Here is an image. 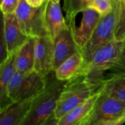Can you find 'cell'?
<instances>
[{
  "label": "cell",
  "mask_w": 125,
  "mask_h": 125,
  "mask_svg": "<svg viewBox=\"0 0 125 125\" xmlns=\"http://www.w3.org/2000/svg\"><path fill=\"white\" fill-rule=\"evenodd\" d=\"M45 79V87L34 98L31 107L21 125H43L54 114L59 98L67 81L57 79L54 70L47 74Z\"/></svg>",
  "instance_id": "6da1fadb"
},
{
  "label": "cell",
  "mask_w": 125,
  "mask_h": 125,
  "mask_svg": "<svg viewBox=\"0 0 125 125\" xmlns=\"http://www.w3.org/2000/svg\"><path fill=\"white\" fill-rule=\"evenodd\" d=\"M103 84L93 82L86 75L78 74L67 81L54 112L59 120L66 114L84 103L95 94L100 92Z\"/></svg>",
  "instance_id": "7a4b0ae2"
},
{
  "label": "cell",
  "mask_w": 125,
  "mask_h": 125,
  "mask_svg": "<svg viewBox=\"0 0 125 125\" xmlns=\"http://www.w3.org/2000/svg\"><path fill=\"white\" fill-rule=\"evenodd\" d=\"M125 123V102L100 92L94 108L82 125H120Z\"/></svg>",
  "instance_id": "3957f363"
},
{
  "label": "cell",
  "mask_w": 125,
  "mask_h": 125,
  "mask_svg": "<svg viewBox=\"0 0 125 125\" xmlns=\"http://www.w3.org/2000/svg\"><path fill=\"white\" fill-rule=\"evenodd\" d=\"M45 76L35 71L21 73L16 70L7 88L9 98L17 101L35 98L44 88Z\"/></svg>",
  "instance_id": "277c9868"
},
{
  "label": "cell",
  "mask_w": 125,
  "mask_h": 125,
  "mask_svg": "<svg viewBox=\"0 0 125 125\" xmlns=\"http://www.w3.org/2000/svg\"><path fill=\"white\" fill-rule=\"evenodd\" d=\"M101 17L98 12L88 7L65 17L66 23L79 50L90 39Z\"/></svg>",
  "instance_id": "5b68a950"
},
{
  "label": "cell",
  "mask_w": 125,
  "mask_h": 125,
  "mask_svg": "<svg viewBox=\"0 0 125 125\" xmlns=\"http://www.w3.org/2000/svg\"><path fill=\"white\" fill-rule=\"evenodd\" d=\"M114 1V4L112 10L101 17L90 39L80 50L84 60L83 65L89 62L96 50L114 39L117 21V7L115 0Z\"/></svg>",
  "instance_id": "8992f818"
},
{
  "label": "cell",
  "mask_w": 125,
  "mask_h": 125,
  "mask_svg": "<svg viewBox=\"0 0 125 125\" xmlns=\"http://www.w3.org/2000/svg\"><path fill=\"white\" fill-rule=\"evenodd\" d=\"M125 42L113 39L95 51L89 62L83 66L79 74L98 73L113 65L119 57Z\"/></svg>",
  "instance_id": "52a82bcc"
},
{
  "label": "cell",
  "mask_w": 125,
  "mask_h": 125,
  "mask_svg": "<svg viewBox=\"0 0 125 125\" xmlns=\"http://www.w3.org/2000/svg\"><path fill=\"white\" fill-rule=\"evenodd\" d=\"M15 15L22 31L28 37H37L47 34L43 20V5L33 7L26 0H21Z\"/></svg>",
  "instance_id": "ba28073f"
},
{
  "label": "cell",
  "mask_w": 125,
  "mask_h": 125,
  "mask_svg": "<svg viewBox=\"0 0 125 125\" xmlns=\"http://www.w3.org/2000/svg\"><path fill=\"white\" fill-rule=\"evenodd\" d=\"M34 70L46 76L53 68V41L47 35L35 37Z\"/></svg>",
  "instance_id": "9c48e42d"
},
{
  "label": "cell",
  "mask_w": 125,
  "mask_h": 125,
  "mask_svg": "<svg viewBox=\"0 0 125 125\" xmlns=\"http://www.w3.org/2000/svg\"><path fill=\"white\" fill-rule=\"evenodd\" d=\"M1 29L7 43L9 56L17 52L29 37L22 31L15 13L2 14Z\"/></svg>",
  "instance_id": "30bf717a"
},
{
  "label": "cell",
  "mask_w": 125,
  "mask_h": 125,
  "mask_svg": "<svg viewBox=\"0 0 125 125\" xmlns=\"http://www.w3.org/2000/svg\"><path fill=\"white\" fill-rule=\"evenodd\" d=\"M79 51L67 24L53 41V68H57L66 59Z\"/></svg>",
  "instance_id": "8fae6325"
},
{
  "label": "cell",
  "mask_w": 125,
  "mask_h": 125,
  "mask_svg": "<svg viewBox=\"0 0 125 125\" xmlns=\"http://www.w3.org/2000/svg\"><path fill=\"white\" fill-rule=\"evenodd\" d=\"M43 20L46 34L52 41L67 26L59 2L52 0H45L43 4Z\"/></svg>",
  "instance_id": "7c38bea8"
},
{
  "label": "cell",
  "mask_w": 125,
  "mask_h": 125,
  "mask_svg": "<svg viewBox=\"0 0 125 125\" xmlns=\"http://www.w3.org/2000/svg\"><path fill=\"white\" fill-rule=\"evenodd\" d=\"M34 98L13 101L0 110V125H21L31 107Z\"/></svg>",
  "instance_id": "4fadbf2b"
},
{
  "label": "cell",
  "mask_w": 125,
  "mask_h": 125,
  "mask_svg": "<svg viewBox=\"0 0 125 125\" xmlns=\"http://www.w3.org/2000/svg\"><path fill=\"white\" fill-rule=\"evenodd\" d=\"M100 95V92L96 93L84 103L66 114L59 120L58 125H82L91 112Z\"/></svg>",
  "instance_id": "5bb4252c"
},
{
  "label": "cell",
  "mask_w": 125,
  "mask_h": 125,
  "mask_svg": "<svg viewBox=\"0 0 125 125\" xmlns=\"http://www.w3.org/2000/svg\"><path fill=\"white\" fill-rule=\"evenodd\" d=\"M17 52L10 55L4 62L0 64V110L12 102L9 98L7 88L16 71Z\"/></svg>",
  "instance_id": "9a60e30c"
},
{
  "label": "cell",
  "mask_w": 125,
  "mask_h": 125,
  "mask_svg": "<svg viewBox=\"0 0 125 125\" xmlns=\"http://www.w3.org/2000/svg\"><path fill=\"white\" fill-rule=\"evenodd\" d=\"M35 37H29L25 43L17 51L15 59L16 70L21 73L34 71Z\"/></svg>",
  "instance_id": "2e32d148"
},
{
  "label": "cell",
  "mask_w": 125,
  "mask_h": 125,
  "mask_svg": "<svg viewBox=\"0 0 125 125\" xmlns=\"http://www.w3.org/2000/svg\"><path fill=\"white\" fill-rule=\"evenodd\" d=\"M84 62V57L79 50L54 70L56 78L61 81L72 79L80 73Z\"/></svg>",
  "instance_id": "e0dca14e"
},
{
  "label": "cell",
  "mask_w": 125,
  "mask_h": 125,
  "mask_svg": "<svg viewBox=\"0 0 125 125\" xmlns=\"http://www.w3.org/2000/svg\"><path fill=\"white\" fill-rule=\"evenodd\" d=\"M125 74V43L117 61L104 70L86 75L92 81L103 84L114 77Z\"/></svg>",
  "instance_id": "ac0fdd59"
},
{
  "label": "cell",
  "mask_w": 125,
  "mask_h": 125,
  "mask_svg": "<svg viewBox=\"0 0 125 125\" xmlns=\"http://www.w3.org/2000/svg\"><path fill=\"white\" fill-rule=\"evenodd\" d=\"M100 92L125 102V74L114 77L103 83Z\"/></svg>",
  "instance_id": "d6986e66"
},
{
  "label": "cell",
  "mask_w": 125,
  "mask_h": 125,
  "mask_svg": "<svg viewBox=\"0 0 125 125\" xmlns=\"http://www.w3.org/2000/svg\"><path fill=\"white\" fill-rule=\"evenodd\" d=\"M117 7V21L114 39L124 42L125 39V4L123 1L115 0Z\"/></svg>",
  "instance_id": "ffe728a7"
},
{
  "label": "cell",
  "mask_w": 125,
  "mask_h": 125,
  "mask_svg": "<svg viewBox=\"0 0 125 125\" xmlns=\"http://www.w3.org/2000/svg\"><path fill=\"white\" fill-rule=\"evenodd\" d=\"M92 0H63V9L65 17L87 8Z\"/></svg>",
  "instance_id": "44dd1931"
},
{
  "label": "cell",
  "mask_w": 125,
  "mask_h": 125,
  "mask_svg": "<svg viewBox=\"0 0 125 125\" xmlns=\"http://www.w3.org/2000/svg\"><path fill=\"white\" fill-rule=\"evenodd\" d=\"M114 4V0H92L88 7L93 9L101 16H104L112 10Z\"/></svg>",
  "instance_id": "7402d4cb"
},
{
  "label": "cell",
  "mask_w": 125,
  "mask_h": 125,
  "mask_svg": "<svg viewBox=\"0 0 125 125\" xmlns=\"http://www.w3.org/2000/svg\"><path fill=\"white\" fill-rule=\"evenodd\" d=\"M21 0H1L2 14L7 15L15 13Z\"/></svg>",
  "instance_id": "603a6c76"
},
{
  "label": "cell",
  "mask_w": 125,
  "mask_h": 125,
  "mask_svg": "<svg viewBox=\"0 0 125 125\" xmlns=\"http://www.w3.org/2000/svg\"><path fill=\"white\" fill-rule=\"evenodd\" d=\"M0 64L2 63V62H4L6 59L9 57V52L8 50H7V43H6V40H5L4 35L3 31L2 29H1V40H0Z\"/></svg>",
  "instance_id": "cb8c5ba5"
},
{
  "label": "cell",
  "mask_w": 125,
  "mask_h": 125,
  "mask_svg": "<svg viewBox=\"0 0 125 125\" xmlns=\"http://www.w3.org/2000/svg\"><path fill=\"white\" fill-rule=\"evenodd\" d=\"M28 4L33 7H40L43 4L45 0H26Z\"/></svg>",
  "instance_id": "d4e9b609"
},
{
  "label": "cell",
  "mask_w": 125,
  "mask_h": 125,
  "mask_svg": "<svg viewBox=\"0 0 125 125\" xmlns=\"http://www.w3.org/2000/svg\"><path fill=\"white\" fill-rule=\"evenodd\" d=\"M52 1H54V2H60V0H52Z\"/></svg>",
  "instance_id": "484cf974"
},
{
  "label": "cell",
  "mask_w": 125,
  "mask_h": 125,
  "mask_svg": "<svg viewBox=\"0 0 125 125\" xmlns=\"http://www.w3.org/2000/svg\"><path fill=\"white\" fill-rule=\"evenodd\" d=\"M117 1H125V0H117Z\"/></svg>",
  "instance_id": "4316f807"
},
{
  "label": "cell",
  "mask_w": 125,
  "mask_h": 125,
  "mask_svg": "<svg viewBox=\"0 0 125 125\" xmlns=\"http://www.w3.org/2000/svg\"><path fill=\"white\" fill-rule=\"evenodd\" d=\"M123 2H124V4H125V1H123Z\"/></svg>",
  "instance_id": "83f0119b"
},
{
  "label": "cell",
  "mask_w": 125,
  "mask_h": 125,
  "mask_svg": "<svg viewBox=\"0 0 125 125\" xmlns=\"http://www.w3.org/2000/svg\"><path fill=\"white\" fill-rule=\"evenodd\" d=\"M124 42H125V40H124Z\"/></svg>",
  "instance_id": "f1b7e54d"
}]
</instances>
